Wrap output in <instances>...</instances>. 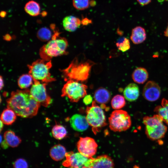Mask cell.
<instances>
[{
	"instance_id": "9a60e30c",
	"label": "cell",
	"mask_w": 168,
	"mask_h": 168,
	"mask_svg": "<svg viewBox=\"0 0 168 168\" xmlns=\"http://www.w3.org/2000/svg\"><path fill=\"white\" fill-rule=\"evenodd\" d=\"M81 24V21L78 18L73 16H67L63 21L64 29L67 31L72 32L75 31Z\"/></svg>"
},
{
	"instance_id": "ffe728a7",
	"label": "cell",
	"mask_w": 168,
	"mask_h": 168,
	"mask_svg": "<svg viewBox=\"0 0 168 168\" xmlns=\"http://www.w3.org/2000/svg\"><path fill=\"white\" fill-rule=\"evenodd\" d=\"M148 73L144 68L138 67L135 69L132 74L133 81L138 84H143L147 80Z\"/></svg>"
},
{
	"instance_id": "cb8c5ba5",
	"label": "cell",
	"mask_w": 168,
	"mask_h": 168,
	"mask_svg": "<svg viewBox=\"0 0 168 168\" xmlns=\"http://www.w3.org/2000/svg\"><path fill=\"white\" fill-rule=\"evenodd\" d=\"M24 9L26 12L32 16H38L40 13V7L39 4L33 0L28 2L25 5Z\"/></svg>"
},
{
	"instance_id": "7402d4cb",
	"label": "cell",
	"mask_w": 168,
	"mask_h": 168,
	"mask_svg": "<svg viewBox=\"0 0 168 168\" xmlns=\"http://www.w3.org/2000/svg\"><path fill=\"white\" fill-rule=\"evenodd\" d=\"M154 111L161 117L164 122L168 125V100L163 99L162 100L161 105L156 107Z\"/></svg>"
},
{
	"instance_id": "8992f818",
	"label": "cell",
	"mask_w": 168,
	"mask_h": 168,
	"mask_svg": "<svg viewBox=\"0 0 168 168\" xmlns=\"http://www.w3.org/2000/svg\"><path fill=\"white\" fill-rule=\"evenodd\" d=\"M86 112L87 122L95 134L101 128L107 125L104 112L101 108L96 105L95 101L92 102L91 106L87 107Z\"/></svg>"
},
{
	"instance_id": "74e56055",
	"label": "cell",
	"mask_w": 168,
	"mask_h": 168,
	"mask_svg": "<svg viewBox=\"0 0 168 168\" xmlns=\"http://www.w3.org/2000/svg\"><path fill=\"white\" fill-rule=\"evenodd\" d=\"M164 35L165 36L168 38V24L164 32Z\"/></svg>"
},
{
	"instance_id": "5bb4252c",
	"label": "cell",
	"mask_w": 168,
	"mask_h": 168,
	"mask_svg": "<svg viewBox=\"0 0 168 168\" xmlns=\"http://www.w3.org/2000/svg\"><path fill=\"white\" fill-rule=\"evenodd\" d=\"M70 122L73 129L78 132L86 130L89 125L86 117L78 114L73 115L70 118Z\"/></svg>"
},
{
	"instance_id": "7c38bea8",
	"label": "cell",
	"mask_w": 168,
	"mask_h": 168,
	"mask_svg": "<svg viewBox=\"0 0 168 168\" xmlns=\"http://www.w3.org/2000/svg\"><path fill=\"white\" fill-rule=\"evenodd\" d=\"M65 157L66 159L63 162L62 165L69 168H80L89 158L80 152L74 153L73 152H66Z\"/></svg>"
},
{
	"instance_id": "8fae6325",
	"label": "cell",
	"mask_w": 168,
	"mask_h": 168,
	"mask_svg": "<svg viewBox=\"0 0 168 168\" xmlns=\"http://www.w3.org/2000/svg\"><path fill=\"white\" fill-rule=\"evenodd\" d=\"M85 168H114L113 161L109 156L103 155L89 158L84 165Z\"/></svg>"
},
{
	"instance_id": "d6986e66",
	"label": "cell",
	"mask_w": 168,
	"mask_h": 168,
	"mask_svg": "<svg viewBox=\"0 0 168 168\" xmlns=\"http://www.w3.org/2000/svg\"><path fill=\"white\" fill-rule=\"evenodd\" d=\"M111 97L110 92L106 89L100 87L97 89L94 94L95 101L101 104L107 103L109 101Z\"/></svg>"
},
{
	"instance_id": "2e32d148",
	"label": "cell",
	"mask_w": 168,
	"mask_h": 168,
	"mask_svg": "<svg viewBox=\"0 0 168 168\" xmlns=\"http://www.w3.org/2000/svg\"><path fill=\"white\" fill-rule=\"evenodd\" d=\"M138 86L134 83H131L125 88L123 94L125 98L129 101H134L138 99L139 96Z\"/></svg>"
},
{
	"instance_id": "9c48e42d",
	"label": "cell",
	"mask_w": 168,
	"mask_h": 168,
	"mask_svg": "<svg viewBox=\"0 0 168 168\" xmlns=\"http://www.w3.org/2000/svg\"><path fill=\"white\" fill-rule=\"evenodd\" d=\"M33 82L30 90L31 95L40 105L47 107L52 103V100L47 93V84L37 81Z\"/></svg>"
},
{
	"instance_id": "f1b7e54d",
	"label": "cell",
	"mask_w": 168,
	"mask_h": 168,
	"mask_svg": "<svg viewBox=\"0 0 168 168\" xmlns=\"http://www.w3.org/2000/svg\"><path fill=\"white\" fill-rule=\"evenodd\" d=\"M116 44L118 49L122 52L128 50L130 47L129 40L124 37L119 38L117 40Z\"/></svg>"
},
{
	"instance_id": "4316f807",
	"label": "cell",
	"mask_w": 168,
	"mask_h": 168,
	"mask_svg": "<svg viewBox=\"0 0 168 168\" xmlns=\"http://www.w3.org/2000/svg\"><path fill=\"white\" fill-rule=\"evenodd\" d=\"M125 100L122 96L117 95L114 96L111 101L112 108L115 110H119L123 107L125 105Z\"/></svg>"
},
{
	"instance_id": "ac0fdd59",
	"label": "cell",
	"mask_w": 168,
	"mask_h": 168,
	"mask_svg": "<svg viewBox=\"0 0 168 168\" xmlns=\"http://www.w3.org/2000/svg\"><path fill=\"white\" fill-rule=\"evenodd\" d=\"M66 149L63 145L58 144L54 145L50 149L49 155L54 160L58 161L65 157Z\"/></svg>"
},
{
	"instance_id": "d590c367",
	"label": "cell",
	"mask_w": 168,
	"mask_h": 168,
	"mask_svg": "<svg viewBox=\"0 0 168 168\" xmlns=\"http://www.w3.org/2000/svg\"><path fill=\"white\" fill-rule=\"evenodd\" d=\"M6 14V12L4 11H2L0 12V16L2 18L5 17Z\"/></svg>"
},
{
	"instance_id": "ba28073f",
	"label": "cell",
	"mask_w": 168,
	"mask_h": 168,
	"mask_svg": "<svg viewBox=\"0 0 168 168\" xmlns=\"http://www.w3.org/2000/svg\"><path fill=\"white\" fill-rule=\"evenodd\" d=\"M109 127L114 132L125 131L131 125V118L125 111L116 110L112 112L109 118Z\"/></svg>"
},
{
	"instance_id": "484cf974",
	"label": "cell",
	"mask_w": 168,
	"mask_h": 168,
	"mask_svg": "<svg viewBox=\"0 0 168 168\" xmlns=\"http://www.w3.org/2000/svg\"><path fill=\"white\" fill-rule=\"evenodd\" d=\"M33 79L29 74H23L21 76L18 80V84L21 89H26L33 83Z\"/></svg>"
},
{
	"instance_id": "3957f363",
	"label": "cell",
	"mask_w": 168,
	"mask_h": 168,
	"mask_svg": "<svg viewBox=\"0 0 168 168\" xmlns=\"http://www.w3.org/2000/svg\"><path fill=\"white\" fill-rule=\"evenodd\" d=\"M54 33L51 39L40 50V55L42 59L49 61L53 57L65 54L68 46L66 39L59 36L60 33L54 30Z\"/></svg>"
},
{
	"instance_id": "44dd1931",
	"label": "cell",
	"mask_w": 168,
	"mask_h": 168,
	"mask_svg": "<svg viewBox=\"0 0 168 168\" xmlns=\"http://www.w3.org/2000/svg\"><path fill=\"white\" fill-rule=\"evenodd\" d=\"M3 137L8 146L12 147H17L21 142V139L11 130L6 131Z\"/></svg>"
},
{
	"instance_id": "f35d334b",
	"label": "cell",
	"mask_w": 168,
	"mask_h": 168,
	"mask_svg": "<svg viewBox=\"0 0 168 168\" xmlns=\"http://www.w3.org/2000/svg\"><path fill=\"white\" fill-rule=\"evenodd\" d=\"M96 4V2L95 1L92 0L90 1V5L91 6H94Z\"/></svg>"
},
{
	"instance_id": "836d02e7",
	"label": "cell",
	"mask_w": 168,
	"mask_h": 168,
	"mask_svg": "<svg viewBox=\"0 0 168 168\" xmlns=\"http://www.w3.org/2000/svg\"><path fill=\"white\" fill-rule=\"evenodd\" d=\"M138 3L141 6H144L149 3L152 0H137Z\"/></svg>"
},
{
	"instance_id": "5b68a950",
	"label": "cell",
	"mask_w": 168,
	"mask_h": 168,
	"mask_svg": "<svg viewBox=\"0 0 168 168\" xmlns=\"http://www.w3.org/2000/svg\"><path fill=\"white\" fill-rule=\"evenodd\" d=\"M143 121L145 126V133L149 138L156 140L164 137L167 128L160 115L157 114L152 116H145Z\"/></svg>"
},
{
	"instance_id": "277c9868",
	"label": "cell",
	"mask_w": 168,
	"mask_h": 168,
	"mask_svg": "<svg viewBox=\"0 0 168 168\" xmlns=\"http://www.w3.org/2000/svg\"><path fill=\"white\" fill-rule=\"evenodd\" d=\"M28 66L29 73L32 77L33 81L47 84L55 80L49 72L52 67L51 60L47 61L42 59H38Z\"/></svg>"
},
{
	"instance_id": "52a82bcc",
	"label": "cell",
	"mask_w": 168,
	"mask_h": 168,
	"mask_svg": "<svg viewBox=\"0 0 168 168\" xmlns=\"http://www.w3.org/2000/svg\"><path fill=\"white\" fill-rule=\"evenodd\" d=\"M87 86L73 80H69L64 84L62 90L61 96H66L72 102H77L87 94Z\"/></svg>"
},
{
	"instance_id": "7a4b0ae2",
	"label": "cell",
	"mask_w": 168,
	"mask_h": 168,
	"mask_svg": "<svg viewBox=\"0 0 168 168\" xmlns=\"http://www.w3.org/2000/svg\"><path fill=\"white\" fill-rule=\"evenodd\" d=\"M95 64L84 57L80 55L77 56L66 68L63 70L64 80L81 82L86 80L89 77L91 68Z\"/></svg>"
},
{
	"instance_id": "603a6c76",
	"label": "cell",
	"mask_w": 168,
	"mask_h": 168,
	"mask_svg": "<svg viewBox=\"0 0 168 168\" xmlns=\"http://www.w3.org/2000/svg\"><path fill=\"white\" fill-rule=\"evenodd\" d=\"M16 115L12 110L7 108L2 112L1 115V120L5 124L11 125L16 120Z\"/></svg>"
},
{
	"instance_id": "e0dca14e",
	"label": "cell",
	"mask_w": 168,
	"mask_h": 168,
	"mask_svg": "<svg viewBox=\"0 0 168 168\" xmlns=\"http://www.w3.org/2000/svg\"><path fill=\"white\" fill-rule=\"evenodd\" d=\"M146 38V32L142 27L137 26L132 29L130 39L134 44H141L143 42Z\"/></svg>"
},
{
	"instance_id": "83f0119b",
	"label": "cell",
	"mask_w": 168,
	"mask_h": 168,
	"mask_svg": "<svg viewBox=\"0 0 168 168\" xmlns=\"http://www.w3.org/2000/svg\"><path fill=\"white\" fill-rule=\"evenodd\" d=\"M53 35L50 29L46 27L41 28L37 33V37L40 40L44 41L50 40Z\"/></svg>"
},
{
	"instance_id": "6da1fadb",
	"label": "cell",
	"mask_w": 168,
	"mask_h": 168,
	"mask_svg": "<svg viewBox=\"0 0 168 168\" xmlns=\"http://www.w3.org/2000/svg\"><path fill=\"white\" fill-rule=\"evenodd\" d=\"M7 102V108L12 110L17 115L25 118L36 115L40 105L27 89L12 92Z\"/></svg>"
},
{
	"instance_id": "ab89813d",
	"label": "cell",
	"mask_w": 168,
	"mask_h": 168,
	"mask_svg": "<svg viewBox=\"0 0 168 168\" xmlns=\"http://www.w3.org/2000/svg\"><path fill=\"white\" fill-rule=\"evenodd\" d=\"M41 15L42 16L44 17L47 15V12L45 11H44L41 13Z\"/></svg>"
},
{
	"instance_id": "1f68e13d",
	"label": "cell",
	"mask_w": 168,
	"mask_h": 168,
	"mask_svg": "<svg viewBox=\"0 0 168 168\" xmlns=\"http://www.w3.org/2000/svg\"><path fill=\"white\" fill-rule=\"evenodd\" d=\"M92 97L91 95H86L84 97L83 101L85 105H88L92 102Z\"/></svg>"
},
{
	"instance_id": "4fadbf2b",
	"label": "cell",
	"mask_w": 168,
	"mask_h": 168,
	"mask_svg": "<svg viewBox=\"0 0 168 168\" xmlns=\"http://www.w3.org/2000/svg\"><path fill=\"white\" fill-rule=\"evenodd\" d=\"M161 93L160 87L153 81H148L143 88V96L145 99L150 101H154L158 100Z\"/></svg>"
},
{
	"instance_id": "30bf717a",
	"label": "cell",
	"mask_w": 168,
	"mask_h": 168,
	"mask_svg": "<svg viewBox=\"0 0 168 168\" xmlns=\"http://www.w3.org/2000/svg\"><path fill=\"white\" fill-rule=\"evenodd\" d=\"M97 147L94 139L88 137H80L77 143L79 152L88 158L92 157L96 154Z\"/></svg>"
},
{
	"instance_id": "60d3db41",
	"label": "cell",
	"mask_w": 168,
	"mask_h": 168,
	"mask_svg": "<svg viewBox=\"0 0 168 168\" xmlns=\"http://www.w3.org/2000/svg\"><path fill=\"white\" fill-rule=\"evenodd\" d=\"M4 124L2 122L1 120L0 121V131H1V130H2L3 126Z\"/></svg>"
},
{
	"instance_id": "e575fe53",
	"label": "cell",
	"mask_w": 168,
	"mask_h": 168,
	"mask_svg": "<svg viewBox=\"0 0 168 168\" xmlns=\"http://www.w3.org/2000/svg\"><path fill=\"white\" fill-rule=\"evenodd\" d=\"M1 147L4 149L7 148L8 146V145L4 139L3 140H2L1 136Z\"/></svg>"
},
{
	"instance_id": "b9f144b4",
	"label": "cell",
	"mask_w": 168,
	"mask_h": 168,
	"mask_svg": "<svg viewBox=\"0 0 168 168\" xmlns=\"http://www.w3.org/2000/svg\"><path fill=\"white\" fill-rule=\"evenodd\" d=\"M165 0H157L159 2H163Z\"/></svg>"
},
{
	"instance_id": "f546056e",
	"label": "cell",
	"mask_w": 168,
	"mask_h": 168,
	"mask_svg": "<svg viewBox=\"0 0 168 168\" xmlns=\"http://www.w3.org/2000/svg\"><path fill=\"white\" fill-rule=\"evenodd\" d=\"M90 1V0H72V4L77 9L82 10L88 7Z\"/></svg>"
},
{
	"instance_id": "d4e9b609",
	"label": "cell",
	"mask_w": 168,
	"mask_h": 168,
	"mask_svg": "<svg viewBox=\"0 0 168 168\" xmlns=\"http://www.w3.org/2000/svg\"><path fill=\"white\" fill-rule=\"evenodd\" d=\"M52 133L53 137L58 140H61L67 135V132L65 128L60 124H56L52 128Z\"/></svg>"
},
{
	"instance_id": "4dcf8cb0",
	"label": "cell",
	"mask_w": 168,
	"mask_h": 168,
	"mask_svg": "<svg viewBox=\"0 0 168 168\" xmlns=\"http://www.w3.org/2000/svg\"><path fill=\"white\" fill-rule=\"evenodd\" d=\"M13 167V168H28V165L25 160L20 158L17 159L14 162Z\"/></svg>"
},
{
	"instance_id": "8d00e7d4",
	"label": "cell",
	"mask_w": 168,
	"mask_h": 168,
	"mask_svg": "<svg viewBox=\"0 0 168 168\" xmlns=\"http://www.w3.org/2000/svg\"><path fill=\"white\" fill-rule=\"evenodd\" d=\"M3 81L2 78L1 76L0 77V89L2 88L3 86Z\"/></svg>"
},
{
	"instance_id": "d6a6232c",
	"label": "cell",
	"mask_w": 168,
	"mask_h": 168,
	"mask_svg": "<svg viewBox=\"0 0 168 168\" xmlns=\"http://www.w3.org/2000/svg\"><path fill=\"white\" fill-rule=\"evenodd\" d=\"M92 21L87 18H84L81 21V24L83 25H87L92 23Z\"/></svg>"
}]
</instances>
